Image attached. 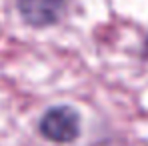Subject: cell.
Wrapping results in <instances>:
<instances>
[{
    "instance_id": "1",
    "label": "cell",
    "mask_w": 148,
    "mask_h": 146,
    "mask_svg": "<svg viewBox=\"0 0 148 146\" xmlns=\"http://www.w3.org/2000/svg\"><path fill=\"white\" fill-rule=\"evenodd\" d=\"M36 130L46 142L72 144L82 134V114L72 104H52L40 114Z\"/></svg>"
},
{
    "instance_id": "2",
    "label": "cell",
    "mask_w": 148,
    "mask_h": 146,
    "mask_svg": "<svg viewBox=\"0 0 148 146\" xmlns=\"http://www.w3.org/2000/svg\"><path fill=\"white\" fill-rule=\"evenodd\" d=\"M70 0H16V10L30 28L44 30L60 24L68 12Z\"/></svg>"
},
{
    "instance_id": "3",
    "label": "cell",
    "mask_w": 148,
    "mask_h": 146,
    "mask_svg": "<svg viewBox=\"0 0 148 146\" xmlns=\"http://www.w3.org/2000/svg\"><path fill=\"white\" fill-rule=\"evenodd\" d=\"M142 58H148V36L144 40V46H142Z\"/></svg>"
}]
</instances>
